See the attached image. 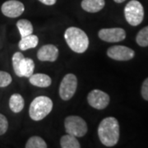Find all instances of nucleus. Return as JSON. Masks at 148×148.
<instances>
[{"label": "nucleus", "instance_id": "nucleus-10", "mask_svg": "<svg viewBox=\"0 0 148 148\" xmlns=\"http://www.w3.org/2000/svg\"><path fill=\"white\" fill-rule=\"evenodd\" d=\"M24 10V4L17 0H8L1 7V11L3 14L10 18H16L21 16Z\"/></svg>", "mask_w": 148, "mask_h": 148}, {"label": "nucleus", "instance_id": "nucleus-9", "mask_svg": "<svg viewBox=\"0 0 148 148\" xmlns=\"http://www.w3.org/2000/svg\"><path fill=\"white\" fill-rule=\"evenodd\" d=\"M98 36L106 42H119L126 38V32L123 28H105L99 32Z\"/></svg>", "mask_w": 148, "mask_h": 148}, {"label": "nucleus", "instance_id": "nucleus-25", "mask_svg": "<svg viewBox=\"0 0 148 148\" xmlns=\"http://www.w3.org/2000/svg\"><path fill=\"white\" fill-rule=\"evenodd\" d=\"M40 2H41L43 4L45 5H49L51 6L53 5L55 3H56V0H39Z\"/></svg>", "mask_w": 148, "mask_h": 148}, {"label": "nucleus", "instance_id": "nucleus-24", "mask_svg": "<svg viewBox=\"0 0 148 148\" xmlns=\"http://www.w3.org/2000/svg\"><path fill=\"white\" fill-rule=\"evenodd\" d=\"M142 96L145 101H148V77L146 78L143 82V86H142V90H141Z\"/></svg>", "mask_w": 148, "mask_h": 148}, {"label": "nucleus", "instance_id": "nucleus-4", "mask_svg": "<svg viewBox=\"0 0 148 148\" xmlns=\"http://www.w3.org/2000/svg\"><path fill=\"white\" fill-rule=\"evenodd\" d=\"M124 16L129 25L137 27L140 25L144 18V9L138 0H131L124 8Z\"/></svg>", "mask_w": 148, "mask_h": 148}, {"label": "nucleus", "instance_id": "nucleus-15", "mask_svg": "<svg viewBox=\"0 0 148 148\" xmlns=\"http://www.w3.org/2000/svg\"><path fill=\"white\" fill-rule=\"evenodd\" d=\"M24 99L20 94H13L11 95L9 100V107L11 110L14 113L21 112L24 108Z\"/></svg>", "mask_w": 148, "mask_h": 148}, {"label": "nucleus", "instance_id": "nucleus-13", "mask_svg": "<svg viewBox=\"0 0 148 148\" xmlns=\"http://www.w3.org/2000/svg\"><path fill=\"white\" fill-rule=\"evenodd\" d=\"M30 83L39 87H48L52 83V80L49 76L44 73L32 74L29 77Z\"/></svg>", "mask_w": 148, "mask_h": 148}, {"label": "nucleus", "instance_id": "nucleus-17", "mask_svg": "<svg viewBox=\"0 0 148 148\" xmlns=\"http://www.w3.org/2000/svg\"><path fill=\"white\" fill-rule=\"evenodd\" d=\"M60 146L63 148H80L79 142L77 141V139L76 137H74L73 135L67 134L63 136L60 139Z\"/></svg>", "mask_w": 148, "mask_h": 148}, {"label": "nucleus", "instance_id": "nucleus-21", "mask_svg": "<svg viewBox=\"0 0 148 148\" xmlns=\"http://www.w3.org/2000/svg\"><path fill=\"white\" fill-rule=\"evenodd\" d=\"M136 41L141 47L148 46V26L143 28L136 36Z\"/></svg>", "mask_w": 148, "mask_h": 148}, {"label": "nucleus", "instance_id": "nucleus-7", "mask_svg": "<svg viewBox=\"0 0 148 148\" xmlns=\"http://www.w3.org/2000/svg\"><path fill=\"white\" fill-rule=\"evenodd\" d=\"M107 55L117 61H128L134 58L135 52L124 45H114L108 49Z\"/></svg>", "mask_w": 148, "mask_h": 148}, {"label": "nucleus", "instance_id": "nucleus-18", "mask_svg": "<svg viewBox=\"0 0 148 148\" xmlns=\"http://www.w3.org/2000/svg\"><path fill=\"white\" fill-rule=\"evenodd\" d=\"M34 69H35V63L32 58H24L21 66V77H30L34 73Z\"/></svg>", "mask_w": 148, "mask_h": 148}, {"label": "nucleus", "instance_id": "nucleus-1", "mask_svg": "<svg viewBox=\"0 0 148 148\" xmlns=\"http://www.w3.org/2000/svg\"><path fill=\"white\" fill-rule=\"evenodd\" d=\"M98 136L106 147L115 146L119 139V123L116 119L114 117L104 119L98 127Z\"/></svg>", "mask_w": 148, "mask_h": 148}, {"label": "nucleus", "instance_id": "nucleus-3", "mask_svg": "<svg viewBox=\"0 0 148 148\" xmlns=\"http://www.w3.org/2000/svg\"><path fill=\"white\" fill-rule=\"evenodd\" d=\"M53 109V101L47 96H38L32 101L29 109L31 119L35 121L42 120L51 112Z\"/></svg>", "mask_w": 148, "mask_h": 148}, {"label": "nucleus", "instance_id": "nucleus-16", "mask_svg": "<svg viewBox=\"0 0 148 148\" xmlns=\"http://www.w3.org/2000/svg\"><path fill=\"white\" fill-rule=\"evenodd\" d=\"M16 27L21 34V37L32 35L33 33V26L32 22L27 19H21L16 22Z\"/></svg>", "mask_w": 148, "mask_h": 148}, {"label": "nucleus", "instance_id": "nucleus-20", "mask_svg": "<svg viewBox=\"0 0 148 148\" xmlns=\"http://www.w3.org/2000/svg\"><path fill=\"white\" fill-rule=\"evenodd\" d=\"M27 148H46L47 144L43 140V138L38 136H33L29 138L26 144Z\"/></svg>", "mask_w": 148, "mask_h": 148}, {"label": "nucleus", "instance_id": "nucleus-14", "mask_svg": "<svg viewBox=\"0 0 148 148\" xmlns=\"http://www.w3.org/2000/svg\"><path fill=\"white\" fill-rule=\"evenodd\" d=\"M39 43V39L35 35H29L27 36L21 37V40L19 41L18 46L19 49L25 51L29 49H32V48H36Z\"/></svg>", "mask_w": 148, "mask_h": 148}, {"label": "nucleus", "instance_id": "nucleus-26", "mask_svg": "<svg viewBox=\"0 0 148 148\" xmlns=\"http://www.w3.org/2000/svg\"><path fill=\"white\" fill-rule=\"evenodd\" d=\"M115 3H123L124 1H126V0H114Z\"/></svg>", "mask_w": 148, "mask_h": 148}, {"label": "nucleus", "instance_id": "nucleus-19", "mask_svg": "<svg viewBox=\"0 0 148 148\" xmlns=\"http://www.w3.org/2000/svg\"><path fill=\"white\" fill-rule=\"evenodd\" d=\"M24 55L20 52H16L12 56V66H13V70L15 72L16 76L21 77V66L24 60Z\"/></svg>", "mask_w": 148, "mask_h": 148}, {"label": "nucleus", "instance_id": "nucleus-8", "mask_svg": "<svg viewBox=\"0 0 148 148\" xmlns=\"http://www.w3.org/2000/svg\"><path fill=\"white\" fill-rule=\"evenodd\" d=\"M87 101L91 107L96 110H104L110 103V96L101 90H93L87 96Z\"/></svg>", "mask_w": 148, "mask_h": 148}, {"label": "nucleus", "instance_id": "nucleus-11", "mask_svg": "<svg viewBox=\"0 0 148 148\" xmlns=\"http://www.w3.org/2000/svg\"><path fill=\"white\" fill-rule=\"evenodd\" d=\"M58 49L53 45H45L37 52V58L40 61L54 62L58 57Z\"/></svg>", "mask_w": 148, "mask_h": 148}, {"label": "nucleus", "instance_id": "nucleus-2", "mask_svg": "<svg viewBox=\"0 0 148 148\" xmlns=\"http://www.w3.org/2000/svg\"><path fill=\"white\" fill-rule=\"evenodd\" d=\"M64 38L70 49L77 53H84L89 45L87 35L77 27L68 28L64 33Z\"/></svg>", "mask_w": 148, "mask_h": 148}, {"label": "nucleus", "instance_id": "nucleus-5", "mask_svg": "<svg viewBox=\"0 0 148 148\" xmlns=\"http://www.w3.org/2000/svg\"><path fill=\"white\" fill-rule=\"evenodd\" d=\"M64 127L68 134L76 138H81L87 132V124L83 119L79 116L67 117L64 121Z\"/></svg>", "mask_w": 148, "mask_h": 148}, {"label": "nucleus", "instance_id": "nucleus-22", "mask_svg": "<svg viewBox=\"0 0 148 148\" xmlns=\"http://www.w3.org/2000/svg\"><path fill=\"white\" fill-rule=\"evenodd\" d=\"M12 77L8 73L0 71V87H5L12 82Z\"/></svg>", "mask_w": 148, "mask_h": 148}, {"label": "nucleus", "instance_id": "nucleus-6", "mask_svg": "<svg viewBox=\"0 0 148 148\" xmlns=\"http://www.w3.org/2000/svg\"><path fill=\"white\" fill-rule=\"evenodd\" d=\"M77 87V78L73 73L64 76L59 86V95L64 101H69L75 94Z\"/></svg>", "mask_w": 148, "mask_h": 148}, {"label": "nucleus", "instance_id": "nucleus-12", "mask_svg": "<svg viewBox=\"0 0 148 148\" xmlns=\"http://www.w3.org/2000/svg\"><path fill=\"white\" fill-rule=\"evenodd\" d=\"M106 5L105 0H82V8L87 12L95 13L104 8Z\"/></svg>", "mask_w": 148, "mask_h": 148}, {"label": "nucleus", "instance_id": "nucleus-23", "mask_svg": "<svg viewBox=\"0 0 148 148\" xmlns=\"http://www.w3.org/2000/svg\"><path fill=\"white\" fill-rule=\"evenodd\" d=\"M8 127V122L3 114H0V136L4 134Z\"/></svg>", "mask_w": 148, "mask_h": 148}]
</instances>
